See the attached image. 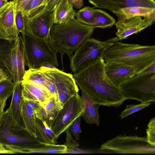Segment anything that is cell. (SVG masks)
Here are the masks:
<instances>
[{"label":"cell","instance_id":"obj_1","mask_svg":"<svg viewBox=\"0 0 155 155\" xmlns=\"http://www.w3.org/2000/svg\"><path fill=\"white\" fill-rule=\"evenodd\" d=\"M103 59L74 74L73 77L80 89L91 95L100 105L118 107L125 100L120 88L114 86L104 70Z\"/></svg>","mask_w":155,"mask_h":155},{"label":"cell","instance_id":"obj_2","mask_svg":"<svg viewBox=\"0 0 155 155\" xmlns=\"http://www.w3.org/2000/svg\"><path fill=\"white\" fill-rule=\"evenodd\" d=\"M94 29L75 18L66 23H54L50 30L49 43L54 50L66 54L70 57L90 37Z\"/></svg>","mask_w":155,"mask_h":155},{"label":"cell","instance_id":"obj_3","mask_svg":"<svg viewBox=\"0 0 155 155\" xmlns=\"http://www.w3.org/2000/svg\"><path fill=\"white\" fill-rule=\"evenodd\" d=\"M104 60L105 62L114 61L134 67L137 74L155 62V46L126 44L118 41L106 50Z\"/></svg>","mask_w":155,"mask_h":155},{"label":"cell","instance_id":"obj_4","mask_svg":"<svg viewBox=\"0 0 155 155\" xmlns=\"http://www.w3.org/2000/svg\"><path fill=\"white\" fill-rule=\"evenodd\" d=\"M116 36L104 41L89 37L85 40L70 57V67L76 73L101 59H104L106 50L119 41Z\"/></svg>","mask_w":155,"mask_h":155},{"label":"cell","instance_id":"obj_5","mask_svg":"<svg viewBox=\"0 0 155 155\" xmlns=\"http://www.w3.org/2000/svg\"><path fill=\"white\" fill-rule=\"evenodd\" d=\"M22 36L25 65L28 68H38L45 65L58 66L57 52L50 46L48 40L40 39L25 33Z\"/></svg>","mask_w":155,"mask_h":155},{"label":"cell","instance_id":"obj_6","mask_svg":"<svg viewBox=\"0 0 155 155\" xmlns=\"http://www.w3.org/2000/svg\"><path fill=\"white\" fill-rule=\"evenodd\" d=\"M101 153L120 154H155V146L150 145L146 137L119 135L101 146Z\"/></svg>","mask_w":155,"mask_h":155},{"label":"cell","instance_id":"obj_7","mask_svg":"<svg viewBox=\"0 0 155 155\" xmlns=\"http://www.w3.org/2000/svg\"><path fill=\"white\" fill-rule=\"evenodd\" d=\"M125 100L134 99L141 103L155 101V73L137 74L120 87Z\"/></svg>","mask_w":155,"mask_h":155},{"label":"cell","instance_id":"obj_8","mask_svg":"<svg viewBox=\"0 0 155 155\" xmlns=\"http://www.w3.org/2000/svg\"><path fill=\"white\" fill-rule=\"evenodd\" d=\"M84 110L82 100L78 93L64 104L51 124L50 128L57 138L78 117H81Z\"/></svg>","mask_w":155,"mask_h":155},{"label":"cell","instance_id":"obj_9","mask_svg":"<svg viewBox=\"0 0 155 155\" xmlns=\"http://www.w3.org/2000/svg\"><path fill=\"white\" fill-rule=\"evenodd\" d=\"M44 71L51 80L56 89V96L62 106L78 93L79 89L73 75L55 68L42 66Z\"/></svg>","mask_w":155,"mask_h":155},{"label":"cell","instance_id":"obj_10","mask_svg":"<svg viewBox=\"0 0 155 155\" xmlns=\"http://www.w3.org/2000/svg\"><path fill=\"white\" fill-rule=\"evenodd\" d=\"M9 77L14 84L21 83L25 70V59L21 34L16 39L14 46L3 61Z\"/></svg>","mask_w":155,"mask_h":155},{"label":"cell","instance_id":"obj_11","mask_svg":"<svg viewBox=\"0 0 155 155\" xmlns=\"http://www.w3.org/2000/svg\"><path fill=\"white\" fill-rule=\"evenodd\" d=\"M25 33L37 38L48 40L54 24V11H46L32 17H24Z\"/></svg>","mask_w":155,"mask_h":155},{"label":"cell","instance_id":"obj_12","mask_svg":"<svg viewBox=\"0 0 155 155\" xmlns=\"http://www.w3.org/2000/svg\"><path fill=\"white\" fill-rule=\"evenodd\" d=\"M20 131L11 130L7 120L3 119L0 127V142L3 145H12L32 148L38 147L45 144L31 136L25 130L19 133Z\"/></svg>","mask_w":155,"mask_h":155},{"label":"cell","instance_id":"obj_13","mask_svg":"<svg viewBox=\"0 0 155 155\" xmlns=\"http://www.w3.org/2000/svg\"><path fill=\"white\" fill-rule=\"evenodd\" d=\"M155 21L154 18L141 17L117 19L114 24L115 34L119 41L127 38L150 26Z\"/></svg>","mask_w":155,"mask_h":155},{"label":"cell","instance_id":"obj_14","mask_svg":"<svg viewBox=\"0 0 155 155\" xmlns=\"http://www.w3.org/2000/svg\"><path fill=\"white\" fill-rule=\"evenodd\" d=\"M16 6L13 0L0 9V36L11 42L19 35L15 22Z\"/></svg>","mask_w":155,"mask_h":155},{"label":"cell","instance_id":"obj_15","mask_svg":"<svg viewBox=\"0 0 155 155\" xmlns=\"http://www.w3.org/2000/svg\"><path fill=\"white\" fill-rule=\"evenodd\" d=\"M104 70L112 84L119 88L137 73L134 67L112 61L105 62Z\"/></svg>","mask_w":155,"mask_h":155},{"label":"cell","instance_id":"obj_16","mask_svg":"<svg viewBox=\"0 0 155 155\" xmlns=\"http://www.w3.org/2000/svg\"><path fill=\"white\" fill-rule=\"evenodd\" d=\"M21 91V82L15 84L10 105L4 114L10 125V128L16 131L25 130L22 125V121L20 111V105L22 100Z\"/></svg>","mask_w":155,"mask_h":155},{"label":"cell","instance_id":"obj_17","mask_svg":"<svg viewBox=\"0 0 155 155\" xmlns=\"http://www.w3.org/2000/svg\"><path fill=\"white\" fill-rule=\"evenodd\" d=\"M95 8H100L111 12L121 9L134 6L155 8L154 0H88Z\"/></svg>","mask_w":155,"mask_h":155},{"label":"cell","instance_id":"obj_18","mask_svg":"<svg viewBox=\"0 0 155 155\" xmlns=\"http://www.w3.org/2000/svg\"><path fill=\"white\" fill-rule=\"evenodd\" d=\"M21 85V97L23 100L37 101L43 106L52 96L45 88L31 82L22 81Z\"/></svg>","mask_w":155,"mask_h":155},{"label":"cell","instance_id":"obj_19","mask_svg":"<svg viewBox=\"0 0 155 155\" xmlns=\"http://www.w3.org/2000/svg\"><path fill=\"white\" fill-rule=\"evenodd\" d=\"M80 89L84 108L81 117L87 123L95 124L98 126L99 123L98 109L100 105L95 101L91 95L83 89Z\"/></svg>","mask_w":155,"mask_h":155},{"label":"cell","instance_id":"obj_20","mask_svg":"<svg viewBox=\"0 0 155 155\" xmlns=\"http://www.w3.org/2000/svg\"><path fill=\"white\" fill-rule=\"evenodd\" d=\"M112 12L117 17V19L135 17L155 18V8L142 6L131 7L122 8Z\"/></svg>","mask_w":155,"mask_h":155},{"label":"cell","instance_id":"obj_21","mask_svg":"<svg viewBox=\"0 0 155 155\" xmlns=\"http://www.w3.org/2000/svg\"><path fill=\"white\" fill-rule=\"evenodd\" d=\"M68 0H61L54 11V24L66 23L74 18L76 13Z\"/></svg>","mask_w":155,"mask_h":155},{"label":"cell","instance_id":"obj_22","mask_svg":"<svg viewBox=\"0 0 155 155\" xmlns=\"http://www.w3.org/2000/svg\"><path fill=\"white\" fill-rule=\"evenodd\" d=\"M20 111L23 126L26 131L31 136L36 138V117L35 111L23 100L20 107Z\"/></svg>","mask_w":155,"mask_h":155},{"label":"cell","instance_id":"obj_23","mask_svg":"<svg viewBox=\"0 0 155 155\" xmlns=\"http://www.w3.org/2000/svg\"><path fill=\"white\" fill-rule=\"evenodd\" d=\"M36 138L44 143L48 144L57 143L56 137L52 129L45 121L36 118Z\"/></svg>","mask_w":155,"mask_h":155},{"label":"cell","instance_id":"obj_24","mask_svg":"<svg viewBox=\"0 0 155 155\" xmlns=\"http://www.w3.org/2000/svg\"><path fill=\"white\" fill-rule=\"evenodd\" d=\"M43 106L45 110L47 117L45 122L50 128L53 121L63 106L56 96H52L46 101Z\"/></svg>","mask_w":155,"mask_h":155},{"label":"cell","instance_id":"obj_25","mask_svg":"<svg viewBox=\"0 0 155 155\" xmlns=\"http://www.w3.org/2000/svg\"><path fill=\"white\" fill-rule=\"evenodd\" d=\"M94 13L95 18L91 25L94 28L110 27L116 22L114 18L105 11L95 8Z\"/></svg>","mask_w":155,"mask_h":155},{"label":"cell","instance_id":"obj_26","mask_svg":"<svg viewBox=\"0 0 155 155\" xmlns=\"http://www.w3.org/2000/svg\"><path fill=\"white\" fill-rule=\"evenodd\" d=\"M22 81L32 83L47 89L46 80L43 72L42 66L25 70Z\"/></svg>","mask_w":155,"mask_h":155},{"label":"cell","instance_id":"obj_27","mask_svg":"<svg viewBox=\"0 0 155 155\" xmlns=\"http://www.w3.org/2000/svg\"><path fill=\"white\" fill-rule=\"evenodd\" d=\"M47 0H29L22 11L24 17H30L35 15L46 7Z\"/></svg>","mask_w":155,"mask_h":155},{"label":"cell","instance_id":"obj_28","mask_svg":"<svg viewBox=\"0 0 155 155\" xmlns=\"http://www.w3.org/2000/svg\"><path fill=\"white\" fill-rule=\"evenodd\" d=\"M68 153L67 146L64 144H45L40 147L33 149L31 153L61 154Z\"/></svg>","mask_w":155,"mask_h":155},{"label":"cell","instance_id":"obj_29","mask_svg":"<svg viewBox=\"0 0 155 155\" xmlns=\"http://www.w3.org/2000/svg\"><path fill=\"white\" fill-rule=\"evenodd\" d=\"M94 7L85 6L76 14L77 19L79 21L91 26L95 18Z\"/></svg>","mask_w":155,"mask_h":155},{"label":"cell","instance_id":"obj_30","mask_svg":"<svg viewBox=\"0 0 155 155\" xmlns=\"http://www.w3.org/2000/svg\"><path fill=\"white\" fill-rule=\"evenodd\" d=\"M15 41L11 42L0 36V73H1L6 74H8L3 63V61L14 46Z\"/></svg>","mask_w":155,"mask_h":155},{"label":"cell","instance_id":"obj_31","mask_svg":"<svg viewBox=\"0 0 155 155\" xmlns=\"http://www.w3.org/2000/svg\"><path fill=\"white\" fill-rule=\"evenodd\" d=\"M15 84L9 77L0 82V98H8L12 95Z\"/></svg>","mask_w":155,"mask_h":155},{"label":"cell","instance_id":"obj_32","mask_svg":"<svg viewBox=\"0 0 155 155\" xmlns=\"http://www.w3.org/2000/svg\"><path fill=\"white\" fill-rule=\"evenodd\" d=\"M152 104L151 102H150L141 103L140 104L137 105L134 104L127 105L126 108L121 112L120 115V119H122L128 115L148 107Z\"/></svg>","mask_w":155,"mask_h":155},{"label":"cell","instance_id":"obj_33","mask_svg":"<svg viewBox=\"0 0 155 155\" xmlns=\"http://www.w3.org/2000/svg\"><path fill=\"white\" fill-rule=\"evenodd\" d=\"M146 129L147 139L148 142L151 145L155 146V118L149 121Z\"/></svg>","mask_w":155,"mask_h":155},{"label":"cell","instance_id":"obj_34","mask_svg":"<svg viewBox=\"0 0 155 155\" xmlns=\"http://www.w3.org/2000/svg\"><path fill=\"white\" fill-rule=\"evenodd\" d=\"M24 18L22 12L16 9L15 14V24L18 32L22 34L25 33Z\"/></svg>","mask_w":155,"mask_h":155},{"label":"cell","instance_id":"obj_35","mask_svg":"<svg viewBox=\"0 0 155 155\" xmlns=\"http://www.w3.org/2000/svg\"><path fill=\"white\" fill-rule=\"evenodd\" d=\"M81 117H78L68 128L71 134L77 140H80V136L81 132L80 127Z\"/></svg>","mask_w":155,"mask_h":155},{"label":"cell","instance_id":"obj_36","mask_svg":"<svg viewBox=\"0 0 155 155\" xmlns=\"http://www.w3.org/2000/svg\"><path fill=\"white\" fill-rule=\"evenodd\" d=\"M65 132L66 133V139L65 143L64 144L67 146L69 153L71 152L72 150L77 149L79 146V144L76 141L73 140L68 129Z\"/></svg>","mask_w":155,"mask_h":155},{"label":"cell","instance_id":"obj_37","mask_svg":"<svg viewBox=\"0 0 155 155\" xmlns=\"http://www.w3.org/2000/svg\"><path fill=\"white\" fill-rule=\"evenodd\" d=\"M61 0H47L46 7L41 12L37 15L41 14L46 11H51L54 10L55 7L58 4Z\"/></svg>","mask_w":155,"mask_h":155},{"label":"cell","instance_id":"obj_38","mask_svg":"<svg viewBox=\"0 0 155 155\" xmlns=\"http://www.w3.org/2000/svg\"><path fill=\"white\" fill-rule=\"evenodd\" d=\"M37 118L45 121L47 119V115L45 110L42 106L40 108L35 111Z\"/></svg>","mask_w":155,"mask_h":155},{"label":"cell","instance_id":"obj_39","mask_svg":"<svg viewBox=\"0 0 155 155\" xmlns=\"http://www.w3.org/2000/svg\"><path fill=\"white\" fill-rule=\"evenodd\" d=\"M8 98H0V127L3 120L4 114V108L5 107L6 103Z\"/></svg>","mask_w":155,"mask_h":155},{"label":"cell","instance_id":"obj_40","mask_svg":"<svg viewBox=\"0 0 155 155\" xmlns=\"http://www.w3.org/2000/svg\"><path fill=\"white\" fill-rule=\"evenodd\" d=\"M23 100L25 101L28 106L32 108L35 111L37 110L42 106L37 101H32Z\"/></svg>","mask_w":155,"mask_h":155},{"label":"cell","instance_id":"obj_41","mask_svg":"<svg viewBox=\"0 0 155 155\" xmlns=\"http://www.w3.org/2000/svg\"><path fill=\"white\" fill-rule=\"evenodd\" d=\"M29 0H13L16 6V9L21 11Z\"/></svg>","mask_w":155,"mask_h":155},{"label":"cell","instance_id":"obj_42","mask_svg":"<svg viewBox=\"0 0 155 155\" xmlns=\"http://www.w3.org/2000/svg\"><path fill=\"white\" fill-rule=\"evenodd\" d=\"M74 7L77 8H80L83 5V0H68Z\"/></svg>","mask_w":155,"mask_h":155},{"label":"cell","instance_id":"obj_43","mask_svg":"<svg viewBox=\"0 0 155 155\" xmlns=\"http://www.w3.org/2000/svg\"><path fill=\"white\" fill-rule=\"evenodd\" d=\"M9 77L7 74L0 73V82L7 79Z\"/></svg>","mask_w":155,"mask_h":155},{"label":"cell","instance_id":"obj_44","mask_svg":"<svg viewBox=\"0 0 155 155\" xmlns=\"http://www.w3.org/2000/svg\"><path fill=\"white\" fill-rule=\"evenodd\" d=\"M8 2V0H0V9L4 6Z\"/></svg>","mask_w":155,"mask_h":155},{"label":"cell","instance_id":"obj_45","mask_svg":"<svg viewBox=\"0 0 155 155\" xmlns=\"http://www.w3.org/2000/svg\"><path fill=\"white\" fill-rule=\"evenodd\" d=\"M1 81L0 82H1Z\"/></svg>","mask_w":155,"mask_h":155}]
</instances>
